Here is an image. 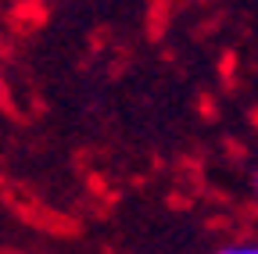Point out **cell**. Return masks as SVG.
Masks as SVG:
<instances>
[{
    "label": "cell",
    "instance_id": "1",
    "mask_svg": "<svg viewBox=\"0 0 258 254\" xmlns=\"http://www.w3.org/2000/svg\"><path fill=\"white\" fill-rule=\"evenodd\" d=\"M219 254H258V243H247V247H226Z\"/></svg>",
    "mask_w": 258,
    "mask_h": 254
},
{
    "label": "cell",
    "instance_id": "2",
    "mask_svg": "<svg viewBox=\"0 0 258 254\" xmlns=\"http://www.w3.org/2000/svg\"><path fill=\"white\" fill-rule=\"evenodd\" d=\"M254 186H258V183H254Z\"/></svg>",
    "mask_w": 258,
    "mask_h": 254
}]
</instances>
